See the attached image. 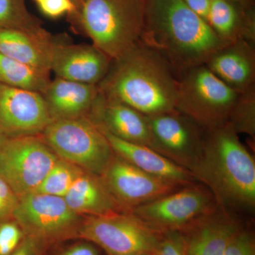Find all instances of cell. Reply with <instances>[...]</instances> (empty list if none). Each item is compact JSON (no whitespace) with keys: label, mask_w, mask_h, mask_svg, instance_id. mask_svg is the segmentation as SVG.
<instances>
[{"label":"cell","mask_w":255,"mask_h":255,"mask_svg":"<svg viewBox=\"0 0 255 255\" xmlns=\"http://www.w3.org/2000/svg\"><path fill=\"white\" fill-rule=\"evenodd\" d=\"M219 206L209 189L195 182L137 206L131 212L150 227L167 233L184 231Z\"/></svg>","instance_id":"obj_10"},{"label":"cell","mask_w":255,"mask_h":255,"mask_svg":"<svg viewBox=\"0 0 255 255\" xmlns=\"http://www.w3.org/2000/svg\"><path fill=\"white\" fill-rule=\"evenodd\" d=\"M145 5L146 0H82L68 16L113 60L140 44Z\"/></svg>","instance_id":"obj_4"},{"label":"cell","mask_w":255,"mask_h":255,"mask_svg":"<svg viewBox=\"0 0 255 255\" xmlns=\"http://www.w3.org/2000/svg\"><path fill=\"white\" fill-rule=\"evenodd\" d=\"M116 155L146 173L182 186L196 182L193 174L148 146L128 142L103 131Z\"/></svg>","instance_id":"obj_19"},{"label":"cell","mask_w":255,"mask_h":255,"mask_svg":"<svg viewBox=\"0 0 255 255\" xmlns=\"http://www.w3.org/2000/svg\"><path fill=\"white\" fill-rule=\"evenodd\" d=\"M239 95L205 65H199L178 77L176 110L203 129L222 127L228 123Z\"/></svg>","instance_id":"obj_6"},{"label":"cell","mask_w":255,"mask_h":255,"mask_svg":"<svg viewBox=\"0 0 255 255\" xmlns=\"http://www.w3.org/2000/svg\"><path fill=\"white\" fill-rule=\"evenodd\" d=\"M54 39L44 28H0V53L33 68L50 73Z\"/></svg>","instance_id":"obj_18"},{"label":"cell","mask_w":255,"mask_h":255,"mask_svg":"<svg viewBox=\"0 0 255 255\" xmlns=\"http://www.w3.org/2000/svg\"><path fill=\"white\" fill-rule=\"evenodd\" d=\"M41 135L60 159L97 175L114 155L104 132L87 116L52 120Z\"/></svg>","instance_id":"obj_5"},{"label":"cell","mask_w":255,"mask_h":255,"mask_svg":"<svg viewBox=\"0 0 255 255\" xmlns=\"http://www.w3.org/2000/svg\"><path fill=\"white\" fill-rule=\"evenodd\" d=\"M89 117L101 130L131 143L150 147V134L145 115L128 106L110 100L99 92Z\"/></svg>","instance_id":"obj_16"},{"label":"cell","mask_w":255,"mask_h":255,"mask_svg":"<svg viewBox=\"0 0 255 255\" xmlns=\"http://www.w3.org/2000/svg\"><path fill=\"white\" fill-rule=\"evenodd\" d=\"M99 92L98 85L55 78L41 95L54 120L88 116Z\"/></svg>","instance_id":"obj_20"},{"label":"cell","mask_w":255,"mask_h":255,"mask_svg":"<svg viewBox=\"0 0 255 255\" xmlns=\"http://www.w3.org/2000/svg\"><path fill=\"white\" fill-rule=\"evenodd\" d=\"M100 177L127 212L184 187L146 173L115 153Z\"/></svg>","instance_id":"obj_12"},{"label":"cell","mask_w":255,"mask_h":255,"mask_svg":"<svg viewBox=\"0 0 255 255\" xmlns=\"http://www.w3.org/2000/svg\"><path fill=\"white\" fill-rule=\"evenodd\" d=\"M224 255H255L254 234L243 227L232 238Z\"/></svg>","instance_id":"obj_28"},{"label":"cell","mask_w":255,"mask_h":255,"mask_svg":"<svg viewBox=\"0 0 255 255\" xmlns=\"http://www.w3.org/2000/svg\"><path fill=\"white\" fill-rule=\"evenodd\" d=\"M157 255H187L180 233H164Z\"/></svg>","instance_id":"obj_31"},{"label":"cell","mask_w":255,"mask_h":255,"mask_svg":"<svg viewBox=\"0 0 255 255\" xmlns=\"http://www.w3.org/2000/svg\"><path fill=\"white\" fill-rule=\"evenodd\" d=\"M60 255H99L92 243H79L70 247Z\"/></svg>","instance_id":"obj_34"},{"label":"cell","mask_w":255,"mask_h":255,"mask_svg":"<svg viewBox=\"0 0 255 255\" xmlns=\"http://www.w3.org/2000/svg\"><path fill=\"white\" fill-rule=\"evenodd\" d=\"M35 1H36V4H38V3L41 2L42 0H34Z\"/></svg>","instance_id":"obj_38"},{"label":"cell","mask_w":255,"mask_h":255,"mask_svg":"<svg viewBox=\"0 0 255 255\" xmlns=\"http://www.w3.org/2000/svg\"><path fill=\"white\" fill-rule=\"evenodd\" d=\"M44 247L45 245L36 240L25 236L17 249L11 255H41Z\"/></svg>","instance_id":"obj_32"},{"label":"cell","mask_w":255,"mask_h":255,"mask_svg":"<svg viewBox=\"0 0 255 255\" xmlns=\"http://www.w3.org/2000/svg\"><path fill=\"white\" fill-rule=\"evenodd\" d=\"M243 227L238 215L219 206L179 233L187 255H224L233 236Z\"/></svg>","instance_id":"obj_15"},{"label":"cell","mask_w":255,"mask_h":255,"mask_svg":"<svg viewBox=\"0 0 255 255\" xmlns=\"http://www.w3.org/2000/svg\"><path fill=\"white\" fill-rule=\"evenodd\" d=\"M0 136H1V135H0Z\"/></svg>","instance_id":"obj_39"},{"label":"cell","mask_w":255,"mask_h":255,"mask_svg":"<svg viewBox=\"0 0 255 255\" xmlns=\"http://www.w3.org/2000/svg\"><path fill=\"white\" fill-rule=\"evenodd\" d=\"M229 1H234L246 7H255V0H229Z\"/></svg>","instance_id":"obj_35"},{"label":"cell","mask_w":255,"mask_h":255,"mask_svg":"<svg viewBox=\"0 0 255 255\" xmlns=\"http://www.w3.org/2000/svg\"><path fill=\"white\" fill-rule=\"evenodd\" d=\"M83 171L59 158L43 179L36 192L64 198Z\"/></svg>","instance_id":"obj_24"},{"label":"cell","mask_w":255,"mask_h":255,"mask_svg":"<svg viewBox=\"0 0 255 255\" xmlns=\"http://www.w3.org/2000/svg\"><path fill=\"white\" fill-rule=\"evenodd\" d=\"M140 43L158 53L177 78L228 45L183 0H146Z\"/></svg>","instance_id":"obj_1"},{"label":"cell","mask_w":255,"mask_h":255,"mask_svg":"<svg viewBox=\"0 0 255 255\" xmlns=\"http://www.w3.org/2000/svg\"><path fill=\"white\" fill-rule=\"evenodd\" d=\"M41 20L28 11L26 0H0V28L36 30Z\"/></svg>","instance_id":"obj_25"},{"label":"cell","mask_w":255,"mask_h":255,"mask_svg":"<svg viewBox=\"0 0 255 255\" xmlns=\"http://www.w3.org/2000/svg\"><path fill=\"white\" fill-rule=\"evenodd\" d=\"M25 237L21 228L13 220L0 223V255H11Z\"/></svg>","instance_id":"obj_27"},{"label":"cell","mask_w":255,"mask_h":255,"mask_svg":"<svg viewBox=\"0 0 255 255\" xmlns=\"http://www.w3.org/2000/svg\"><path fill=\"white\" fill-rule=\"evenodd\" d=\"M227 124L238 134H247L255 139V87L240 93Z\"/></svg>","instance_id":"obj_26"},{"label":"cell","mask_w":255,"mask_h":255,"mask_svg":"<svg viewBox=\"0 0 255 255\" xmlns=\"http://www.w3.org/2000/svg\"><path fill=\"white\" fill-rule=\"evenodd\" d=\"M64 199L82 217L127 212L114 199L102 177L86 171L77 178Z\"/></svg>","instance_id":"obj_21"},{"label":"cell","mask_w":255,"mask_h":255,"mask_svg":"<svg viewBox=\"0 0 255 255\" xmlns=\"http://www.w3.org/2000/svg\"><path fill=\"white\" fill-rule=\"evenodd\" d=\"M223 209L237 215L255 207V162L228 124L204 129L201 154L191 171Z\"/></svg>","instance_id":"obj_2"},{"label":"cell","mask_w":255,"mask_h":255,"mask_svg":"<svg viewBox=\"0 0 255 255\" xmlns=\"http://www.w3.org/2000/svg\"><path fill=\"white\" fill-rule=\"evenodd\" d=\"M51 121L41 93L0 84V135H41Z\"/></svg>","instance_id":"obj_13"},{"label":"cell","mask_w":255,"mask_h":255,"mask_svg":"<svg viewBox=\"0 0 255 255\" xmlns=\"http://www.w3.org/2000/svg\"><path fill=\"white\" fill-rule=\"evenodd\" d=\"M72 1H73L74 4H75V6H76L82 0H72Z\"/></svg>","instance_id":"obj_36"},{"label":"cell","mask_w":255,"mask_h":255,"mask_svg":"<svg viewBox=\"0 0 255 255\" xmlns=\"http://www.w3.org/2000/svg\"><path fill=\"white\" fill-rule=\"evenodd\" d=\"M233 90L243 93L255 87V43L239 40L218 50L205 64Z\"/></svg>","instance_id":"obj_17"},{"label":"cell","mask_w":255,"mask_h":255,"mask_svg":"<svg viewBox=\"0 0 255 255\" xmlns=\"http://www.w3.org/2000/svg\"><path fill=\"white\" fill-rule=\"evenodd\" d=\"M37 5L45 16L51 18L73 14L76 8L72 0H42Z\"/></svg>","instance_id":"obj_30"},{"label":"cell","mask_w":255,"mask_h":255,"mask_svg":"<svg viewBox=\"0 0 255 255\" xmlns=\"http://www.w3.org/2000/svg\"><path fill=\"white\" fill-rule=\"evenodd\" d=\"M18 202L17 196L0 176V223L12 220Z\"/></svg>","instance_id":"obj_29"},{"label":"cell","mask_w":255,"mask_h":255,"mask_svg":"<svg viewBox=\"0 0 255 255\" xmlns=\"http://www.w3.org/2000/svg\"><path fill=\"white\" fill-rule=\"evenodd\" d=\"M164 233L132 212L84 217L78 238L100 247L109 255H157Z\"/></svg>","instance_id":"obj_7"},{"label":"cell","mask_w":255,"mask_h":255,"mask_svg":"<svg viewBox=\"0 0 255 255\" xmlns=\"http://www.w3.org/2000/svg\"><path fill=\"white\" fill-rule=\"evenodd\" d=\"M145 117L150 147L191 173L201 156L204 129L177 110Z\"/></svg>","instance_id":"obj_11"},{"label":"cell","mask_w":255,"mask_h":255,"mask_svg":"<svg viewBox=\"0 0 255 255\" xmlns=\"http://www.w3.org/2000/svg\"><path fill=\"white\" fill-rule=\"evenodd\" d=\"M50 73L0 53V84L42 93L50 81Z\"/></svg>","instance_id":"obj_23"},{"label":"cell","mask_w":255,"mask_h":255,"mask_svg":"<svg viewBox=\"0 0 255 255\" xmlns=\"http://www.w3.org/2000/svg\"><path fill=\"white\" fill-rule=\"evenodd\" d=\"M183 1L189 9L206 21L211 0H183Z\"/></svg>","instance_id":"obj_33"},{"label":"cell","mask_w":255,"mask_h":255,"mask_svg":"<svg viewBox=\"0 0 255 255\" xmlns=\"http://www.w3.org/2000/svg\"><path fill=\"white\" fill-rule=\"evenodd\" d=\"M148 255V254H130V255Z\"/></svg>","instance_id":"obj_37"},{"label":"cell","mask_w":255,"mask_h":255,"mask_svg":"<svg viewBox=\"0 0 255 255\" xmlns=\"http://www.w3.org/2000/svg\"><path fill=\"white\" fill-rule=\"evenodd\" d=\"M206 21L225 43H255V9L229 0H211Z\"/></svg>","instance_id":"obj_22"},{"label":"cell","mask_w":255,"mask_h":255,"mask_svg":"<svg viewBox=\"0 0 255 255\" xmlns=\"http://www.w3.org/2000/svg\"><path fill=\"white\" fill-rule=\"evenodd\" d=\"M112 60L93 44H73L54 39L50 72L55 78L98 85Z\"/></svg>","instance_id":"obj_14"},{"label":"cell","mask_w":255,"mask_h":255,"mask_svg":"<svg viewBox=\"0 0 255 255\" xmlns=\"http://www.w3.org/2000/svg\"><path fill=\"white\" fill-rule=\"evenodd\" d=\"M58 159L41 135L0 136V176L18 199L36 192Z\"/></svg>","instance_id":"obj_8"},{"label":"cell","mask_w":255,"mask_h":255,"mask_svg":"<svg viewBox=\"0 0 255 255\" xmlns=\"http://www.w3.org/2000/svg\"><path fill=\"white\" fill-rule=\"evenodd\" d=\"M83 218L64 198L34 192L18 199L12 220L25 236L47 246L78 238Z\"/></svg>","instance_id":"obj_9"},{"label":"cell","mask_w":255,"mask_h":255,"mask_svg":"<svg viewBox=\"0 0 255 255\" xmlns=\"http://www.w3.org/2000/svg\"><path fill=\"white\" fill-rule=\"evenodd\" d=\"M98 88L107 98L145 116L176 110L177 75L158 53L141 43L112 60Z\"/></svg>","instance_id":"obj_3"}]
</instances>
